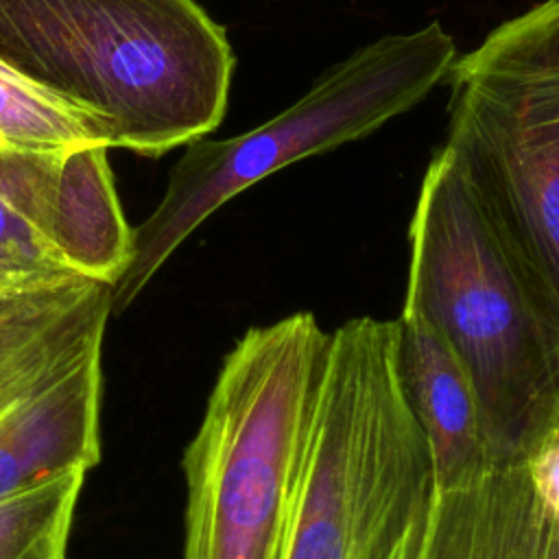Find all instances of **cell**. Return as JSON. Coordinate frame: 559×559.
<instances>
[{"label":"cell","instance_id":"cell-1","mask_svg":"<svg viewBox=\"0 0 559 559\" xmlns=\"http://www.w3.org/2000/svg\"><path fill=\"white\" fill-rule=\"evenodd\" d=\"M404 304L465 367L496 467L524 463L559 426V306L445 144L408 223Z\"/></svg>","mask_w":559,"mask_h":559},{"label":"cell","instance_id":"cell-2","mask_svg":"<svg viewBox=\"0 0 559 559\" xmlns=\"http://www.w3.org/2000/svg\"><path fill=\"white\" fill-rule=\"evenodd\" d=\"M0 59L148 157L218 129L236 68L194 0H0Z\"/></svg>","mask_w":559,"mask_h":559},{"label":"cell","instance_id":"cell-3","mask_svg":"<svg viewBox=\"0 0 559 559\" xmlns=\"http://www.w3.org/2000/svg\"><path fill=\"white\" fill-rule=\"evenodd\" d=\"M435 498L397 321L354 317L328 338L277 559H421Z\"/></svg>","mask_w":559,"mask_h":559},{"label":"cell","instance_id":"cell-4","mask_svg":"<svg viewBox=\"0 0 559 559\" xmlns=\"http://www.w3.org/2000/svg\"><path fill=\"white\" fill-rule=\"evenodd\" d=\"M328 338L299 310L225 354L181 459V559H277Z\"/></svg>","mask_w":559,"mask_h":559},{"label":"cell","instance_id":"cell-5","mask_svg":"<svg viewBox=\"0 0 559 559\" xmlns=\"http://www.w3.org/2000/svg\"><path fill=\"white\" fill-rule=\"evenodd\" d=\"M456 57L441 22L382 35L323 70L293 105L227 138L186 144L157 207L133 227V255L111 288V312L127 310L181 242L227 201L269 175L362 140L417 107Z\"/></svg>","mask_w":559,"mask_h":559},{"label":"cell","instance_id":"cell-6","mask_svg":"<svg viewBox=\"0 0 559 559\" xmlns=\"http://www.w3.org/2000/svg\"><path fill=\"white\" fill-rule=\"evenodd\" d=\"M445 146L559 306V0L456 55Z\"/></svg>","mask_w":559,"mask_h":559},{"label":"cell","instance_id":"cell-7","mask_svg":"<svg viewBox=\"0 0 559 559\" xmlns=\"http://www.w3.org/2000/svg\"><path fill=\"white\" fill-rule=\"evenodd\" d=\"M395 321L400 373L428 443L435 491L469 489L498 469L474 384L448 338L421 310L402 301Z\"/></svg>","mask_w":559,"mask_h":559},{"label":"cell","instance_id":"cell-8","mask_svg":"<svg viewBox=\"0 0 559 559\" xmlns=\"http://www.w3.org/2000/svg\"><path fill=\"white\" fill-rule=\"evenodd\" d=\"M103 345L0 411V500L100 459Z\"/></svg>","mask_w":559,"mask_h":559},{"label":"cell","instance_id":"cell-9","mask_svg":"<svg viewBox=\"0 0 559 559\" xmlns=\"http://www.w3.org/2000/svg\"><path fill=\"white\" fill-rule=\"evenodd\" d=\"M107 151L85 142L55 153L46 234L70 271L114 288L133 255V227L124 221Z\"/></svg>","mask_w":559,"mask_h":559},{"label":"cell","instance_id":"cell-10","mask_svg":"<svg viewBox=\"0 0 559 559\" xmlns=\"http://www.w3.org/2000/svg\"><path fill=\"white\" fill-rule=\"evenodd\" d=\"M57 151L0 146V293L79 277L46 234V190Z\"/></svg>","mask_w":559,"mask_h":559},{"label":"cell","instance_id":"cell-11","mask_svg":"<svg viewBox=\"0 0 559 559\" xmlns=\"http://www.w3.org/2000/svg\"><path fill=\"white\" fill-rule=\"evenodd\" d=\"M87 469H72L0 500V559H66Z\"/></svg>","mask_w":559,"mask_h":559},{"label":"cell","instance_id":"cell-12","mask_svg":"<svg viewBox=\"0 0 559 559\" xmlns=\"http://www.w3.org/2000/svg\"><path fill=\"white\" fill-rule=\"evenodd\" d=\"M0 140L4 146L55 151L103 142L100 127L0 59Z\"/></svg>","mask_w":559,"mask_h":559},{"label":"cell","instance_id":"cell-13","mask_svg":"<svg viewBox=\"0 0 559 559\" xmlns=\"http://www.w3.org/2000/svg\"><path fill=\"white\" fill-rule=\"evenodd\" d=\"M485 531L483 483L437 493L421 559H480Z\"/></svg>","mask_w":559,"mask_h":559},{"label":"cell","instance_id":"cell-14","mask_svg":"<svg viewBox=\"0 0 559 559\" xmlns=\"http://www.w3.org/2000/svg\"><path fill=\"white\" fill-rule=\"evenodd\" d=\"M90 280L87 277H70L59 284L33 288L20 295L9 308L0 312V345L11 341L13 336L26 332L63 304H68Z\"/></svg>","mask_w":559,"mask_h":559},{"label":"cell","instance_id":"cell-15","mask_svg":"<svg viewBox=\"0 0 559 559\" xmlns=\"http://www.w3.org/2000/svg\"><path fill=\"white\" fill-rule=\"evenodd\" d=\"M524 465L544 513L559 524V426L533 448Z\"/></svg>","mask_w":559,"mask_h":559},{"label":"cell","instance_id":"cell-16","mask_svg":"<svg viewBox=\"0 0 559 559\" xmlns=\"http://www.w3.org/2000/svg\"><path fill=\"white\" fill-rule=\"evenodd\" d=\"M539 559H559V524L546 515V533Z\"/></svg>","mask_w":559,"mask_h":559},{"label":"cell","instance_id":"cell-17","mask_svg":"<svg viewBox=\"0 0 559 559\" xmlns=\"http://www.w3.org/2000/svg\"><path fill=\"white\" fill-rule=\"evenodd\" d=\"M24 293H28V290H22V293H0V312L4 310V308H9L20 295H24Z\"/></svg>","mask_w":559,"mask_h":559},{"label":"cell","instance_id":"cell-18","mask_svg":"<svg viewBox=\"0 0 559 559\" xmlns=\"http://www.w3.org/2000/svg\"><path fill=\"white\" fill-rule=\"evenodd\" d=\"M0 146H2V140H0Z\"/></svg>","mask_w":559,"mask_h":559}]
</instances>
